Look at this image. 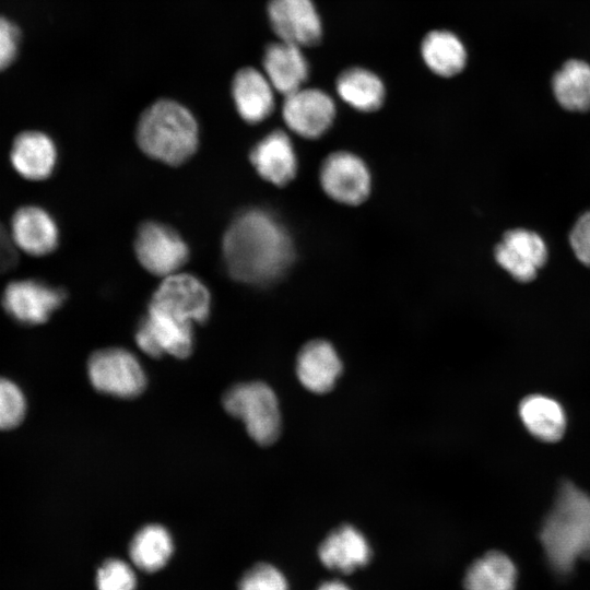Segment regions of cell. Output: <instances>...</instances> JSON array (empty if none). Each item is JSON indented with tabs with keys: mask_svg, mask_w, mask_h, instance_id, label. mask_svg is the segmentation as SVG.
<instances>
[{
	"mask_svg": "<svg viewBox=\"0 0 590 590\" xmlns=\"http://www.w3.org/2000/svg\"><path fill=\"white\" fill-rule=\"evenodd\" d=\"M223 257L237 281L264 285L280 279L293 262V240L282 222L263 209L240 212L223 237Z\"/></svg>",
	"mask_w": 590,
	"mask_h": 590,
	"instance_id": "obj_1",
	"label": "cell"
},
{
	"mask_svg": "<svg viewBox=\"0 0 590 590\" xmlns=\"http://www.w3.org/2000/svg\"><path fill=\"white\" fill-rule=\"evenodd\" d=\"M540 540L551 567L560 575L570 573L578 559L589 558L590 496L563 482L542 524Z\"/></svg>",
	"mask_w": 590,
	"mask_h": 590,
	"instance_id": "obj_2",
	"label": "cell"
},
{
	"mask_svg": "<svg viewBox=\"0 0 590 590\" xmlns=\"http://www.w3.org/2000/svg\"><path fill=\"white\" fill-rule=\"evenodd\" d=\"M137 141L148 156L168 165H180L197 150L198 125L179 103L160 99L141 115Z\"/></svg>",
	"mask_w": 590,
	"mask_h": 590,
	"instance_id": "obj_3",
	"label": "cell"
},
{
	"mask_svg": "<svg viewBox=\"0 0 590 590\" xmlns=\"http://www.w3.org/2000/svg\"><path fill=\"white\" fill-rule=\"evenodd\" d=\"M223 406L243 421L257 444L267 446L278 439L281 414L276 396L267 384L250 381L231 387L223 396Z\"/></svg>",
	"mask_w": 590,
	"mask_h": 590,
	"instance_id": "obj_4",
	"label": "cell"
},
{
	"mask_svg": "<svg viewBox=\"0 0 590 590\" xmlns=\"http://www.w3.org/2000/svg\"><path fill=\"white\" fill-rule=\"evenodd\" d=\"M87 375L97 391L117 398H134L146 386V376L138 358L120 347L93 353L87 363Z\"/></svg>",
	"mask_w": 590,
	"mask_h": 590,
	"instance_id": "obj_5",
	"label": "cell"
},
{
	"mask_svg": "<svg viewBox=\"0 0 590 590\" xmlns=\"http://www.w3.org/2000/svg\"><path fill=\"white\" fill-rule=\"evenodd\" d=\"M211 307V296L204 284L186 273L165 276L154 292L149 310L186 324L203 323Z\"/></svg>",
	"mask_w": 590,
	"mask_h": 590,
	"instance_id": "obj_6",
	"label": "cell"
},
{
	"mask_svg": "<svg viewBox=\"0 0 590 590\" xmlns=\"http://www.w3.org/2000/svg\"><path fill=\"white\" fill-rule=\"evenodd\" d=\"M319 180L324 193L342 204H361L370 193L371 176L367 165L347 151L333 152L323 160Z\"/></svg>",
	"mask_w": 590,
	"mask_h": 590,
	"instance_id": "obj_7",
	"label": "cell"
},
{
	"mask_svg": "<svg viewBox=\"0 0 590 590\" xmlns=\"http://www.w3.org/2000/svg\"><path fill=\"white\" fill-rule=\"evenodd\" d=\"M134 249L143 268L158 276L176 273L189 256L181 236L172 227L157 222L144 223L139 228Z\"/></svg>",
	"mask_w": 590,
	"mask_h": 590,
	"instance_id": "obj_8",
	"label": "cell"
},
{
	"mask_svg": "<svg viewBox=\"0 0 590 590\" xmlns=\"http://www.w3.org/2000/svg\"><path fill=\"white\" fill-rule=\"evenodd\" d=\"M316 553L321 566L343 576L366 568L374 555L369 540L351 523L330 530L319 542Z\"/></svg>",
	"mask_w": 590,
	"mask_h": 590,
	"instance_id": "obj_9",
	"label": "cell"
},
{
	"mask_svg": "<svg viewBox=\"0 0 590 590\" xmlns=\"http://www.w3.org/2000/svg\"><path fill=\"white\" fill-rule=\"evenodd\" d=\"M282 116L286 126L305 139L323 135L335 117L333 99L318 88H299L285 96Z\"/></svg>",
	"mask_w": 590,
	"mask_h": 590,
	"instance_id": "obj_10",
	"label": "cell"
},
{
	"mask_svg": "<svg viewBox=\"0 0 590 590\" xmlns=\"http://www.w3.org/2000/svg\"><path fill=\"white\" fill-rule=\"evenodd\" d=\"M64 298L66 293L62 290L27 279L7 285L2 306L20 323L40 324L62 305Z\"/></svg>",
	"mask_w": 590,
	"mask_h": 590,
	"instance_id": "obj_11",
	"label": "cell"
},
{
	"mask_svg": "<svg viewBox=\"0 0 590 590\" xmlns=\"http://www.w3.org/2000/svg\"><path fill=\"white\" fill-rule=\"evenodd\" d=\"M135 342L140 350L152 357L169 354L186 358L193 350V329L191 324L148 309L138 326Z\"/></svg>",
	"mask_w": 590,
	"mask_h": 590,
	"instance_id": "obj_12",
	"label": "cell"
},
{
	"mask_svg": "<svg viewBox=\"0 0 590 590\" xmlns=\"http://www.w3.org/2000/svg\"><path fill=\"white\" fill-rule=\"evenodd\" d=\"M268 15L280 40L302 47L321 38L320 17L311 0H270Z\"/></svg>",
	"mask_w": 590,
	"mask_h": 590,
	"instance_id": "obj_13",
	"label": "cell"
},
{
	"mask_svg": "<svg viewBox=\"0 0 590 590\" xmlns=\"http://www.w3.org/2000/svg\"><path fill=\"white\" fill-rule=\"evenodd\" d=\"M497 263L519 282H530L543 267L547 248L540 235L524 229L508 231L495 248Z\"/></svg>",
	"mask_w": 590,
	"mask_h": 590,
	"instance_id": "obj_14",
	"label": "cell"
},
{
	"mask_svg": "<svg viewBox=\"0 0 590 590\" xmlns=\"http://www.w3.org/2000/svg\"><path fill=\"white\" fill-rule=\"evenodd\" d=\"M257 173L267 181L283 187L297 174V155L291 138L283 130H273L250 151Z\"/></svg>",
	"mask_w": 590,
	"mask_h": 590,
	"instance_id": "obj_15",
	"label": "cell"
},
{
	"mask_svg": "<svg viewBox=\"0 0 590 590\" xmlns=\"http://www.w3.org/2000/svg\"><path fill=\"white\" fill-rule=\"evenodd\" d=\"M10 232L19 251L40 257L52 252L58 245V227L48 212L35 205L17 209Z\"/></svg>",
	"mask_w": 590,
	"mask_h": 590,
	"instance_id": "obj_16",
	"label": "cell"
},
{
	"mask_svg": "<svg viewBox=\"0 0 590 590\" xmlns=\"http://www.w3.org/2000/svg\"><path fill=\"white\" fill-rule=\"evenodd\" d=\"M342 371V363L332 344L312 340L299 351L296 375L300 384L315 393L330 391Z\"/></svg>",
	"mask_w": 590,
	"mask_h": 590,
	"instance_id": "obj_17",
	"label": "cell"
},
{
	"mask_svg": "<svg viewBox=\"0 0 590 590\" xmlns=\"http://www.w3.org/2000/svg\"><path fill=\"white\" fill-rule=\"evenodd\" d=\"M262 66L273 88L284 96L302 88L308 78V63L300 47L287 42L268 45Z\"/></svg>",
	"mask_w": 590,
	"mask_h": 590,
	"instance_id": "obj_18",
	"label": "cell"
},
{
	"mask_svg": "<svg viewBox=\"0 0 590 590\" xmlns=\"http://www.w3.org/2000/svg\"><path fill=\"white\" fill-rule=\"evenodd\" d=\"M10 160L21 177L33 181L44 180L56 166V145L40 131H24L14 139Z\"/></svg>",
	"mask_w": 590,
	"mask_h": 590,
	"instance_id": "obj_19",
	"label": "cell"
},
{
	"mask_svg": "<svg viewBox=\"0 0 590 590\" xmlns=\"http://www.w3.org/2000/svg\"><path fill=\"white\" fill-rule=\"evenodd\" d=\"M273 91L264 73L252 67L240 69L232 83L236 109L239 116L249 123H259L272 114Z\"/></svg>",
	"mask_w": 590,
	"mask_h": 590,
	"instance_id": "obj_20",
	"label": "cell"
},
{
	"mask_svg": "<svg viewBox=\"0 0 590 590\" xmlns=\"http://www.w3.org/2000/svg\"><path fill=\"white\" fill-rule=\"evenodd\" d=\"M127 553L129 562L143 574H157L170 563L175 544L172 533L161 523L141 527L130 539Z\"/></svg>",
	"mask_w": 590,
	"mask_h": 590,
	"instance_id": "obj_21",
	"label": "cell"
},
{
	"mask_svg": "<svg viewBox=\"0 0 590 590\" xmlns=\"http://www.w3.org/2000/svg\"><path fill=\"white\" fill-rule=\"evenodd\" d=\"M517 569L503 552L492 550L473 559L462 577L463 590H515Z\"/></svg>",
	"mask_w": 590,
	"mask_h": 590,
	"instance_id": "obj_22",
	"label": "cell"
},
{
	"mask_svg": "<svg viewBox=\"0 0 590 590\" xmlns=\"http://www.w3.org/2000/svg\"><path fill=\"white\" fill-rule=\"evenodd\" d=\"M519 415L527 429L543 441H557L566 428V416L560 404L542 394L526 397L520 402Z\"/></svg>",
	"mask_w": 590,
	"mask_h": 590,
	"instance_id": "obj_23",
	"label": "cell"
},
{
	"mask_svg": "<svg viewBox=\"0 0 590 590\" xmlns=\"http://www.w3.org/2000/svg\"><path fill=\"white\" fill-rule=\"evenodd\" d=\"M337 92L343 102L363 113L379 109L385 99L381 80L363 68L344 70L337 80Z\"/></svg>",
	"mask_w": 590,
	"mask_h": 590,
	"instance_id": "obj_24",
	"label": "cell"
},
{
	"mask_svg": "<svg viewBox=\"0 0 590 590\" xmlns=\"http://www.w3.org/2000/svg\"><path fill=\"white\" fill-rule=\"evenodd\" d=\"M421 54L426 66L444 78L458 74L467 63V50L462 42L448 31L429 32L422 42Z\"/></svg>",
	"mask_w": 590,
	"mask_h": 590,
	"instance_id": "obj_25",
	"label": "cell"
},
{
	"mask_svg": "<svg viewBox=\"0 0 590 590\" xmlns=\"http://www.w3.org/2000/svg\"><path fill=\"white\" fill-rule=\"evenodd\" d=\"M552 88L558 104L569 111L590 109V64L583 60H567L555 72Z\"/></svg>",
	"mask_w": 590,
	"mask_h": 590,
	"instance_id": "obj_26",
	"label": "cell"
},
{
	"mask_svg": "<svg viewBox=\"0 0 590 590\" xmlns=\"http://www.w3.org/2000/svg\"><path fill=\"white\" fill-rule=\"evenodd\" d=\"M94 587L95 590H138L137 569L125 558L106 557L94 571Z\"/></svg>",
	"mask_w": 590,
	"mask_h": 590,
	"instance_id": "obj_27",
	"label": "cell"
},
{
	"mask_svg": "<svg viewBox=\"0 0 590 590\" xmlns=\"http://www.w3.org/2000/svg\"><path fill=\"white\" fill-rule=\"evenodd\" d=\"M237 590H291L285 573L274 563L259 560L248 566L239 576Z\"/></svg>",
	"mask_w": 590,
	"mask_h": 590,
	"instance_id": "obj_28",
	"label": "cell"
},
{
	"mask_svg": "<svg viewBox=\"0 0 590 590\" xmlns=\"http://www.w3.org/2000/svg\"><path fill=\"white\" fill-rule=\"evenodd\" d=\"M26 413V399L12 380L0 377V430L19 426Z\"/></svg>",
	"mask_w": 590,
	"mask_h": 590,
	"instance_id": "obj_29",
	"label": "cell"
},
{
	"mask_svg": "<svg viewBox=\"0 0 590 590\" xmlns=\"http://www.w3.org/2000/svg\"><path fill=\"white\" fill-rule=\"evenodd\" d=\"M21 32L4 16H0V71L7 69L19 51Z\"/></svg>",
	"mask_w": 590,
	"mask_h": 590,
	"instance_id": "obj_30",
	"label": "cell"
},
{
	"mask_svg": "<svg viewBox=\"0 0 590 590\" xmlns=\"http://www.w3.org/2000/svg\"><path fill=\"white\" fill-rule=\"evenodd\" d=\"M569 241L577 259L590 267V211L582 214L575 223Z\"/></svg>",
	"mask_w": 590,
	"mask_h": 590,
	"instance_id": "obj_31",
	"label": "cell"
},
{
	"mask_svg": "<svg viewBox=\"0 0 590 590\" xmlns=\"http://www.w3.org/2000/svg\"><path fill=\"white\" fill-rule=\"evenodd\" d=\"M19 252L10 228H5L0 222V272H8L17 264Z\"/></svg>",
	"mask_w": 590,
	"mask_h": 590,
	"instance_id": "obj_32",
	"label": "cell"
},
{
	"mask_svg": "<svg viewBox=\"0 0 590 590\" xmlns=\"http://www.w3.org/2000/svg\"><path fill=\"white\" fill-rule=\"evenodd\" d=\"M314 590H353L350 585H347L341 578H330L320 581Z\"/></svg>",
	"mask_w": 590,
	"mask_h": 590,
	"instance_id": "obj_33",
	"label": "cell"
}]
</instances>
